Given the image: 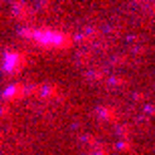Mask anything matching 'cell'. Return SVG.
Instances as JSON below:
<instances>
[{
  "label": "cell",
  "mask_w": 155,
  "mask_h": 155,
  "mask_svg": "<svg viewBox=\"0 0 155 155\" xmlns=\"http://www.w3.org/2000/svg\"><path fill=\"white\" fill-rule=\"evenodd\" d=\"M16 89H20V87H8V91H4V97H12V95H18Z\"/></svg>",
  "instance_id": "3957f363"
},
{
  "label": "cell",
  "mask_w": 155,
  "mask_h": 155,
  "mask_svg": "<svg viewBox=\"0 0 155 155\" xmlns=\"http://www.w3.org/2000/svg\"><path fill=\"white\" fill-rule=\"evenodd\" d=\"M20 32L26 36H35L38 42H45V45H63L67 38L64 35L54 32V30H20Z\"/></svg>",
  "instance_id": "6da1fadb"
},
{
  "label": "cell",
  "mask_w": 155,
  "mask_h": 155,
  "mask_svg": "<svg viewBox=\"0 0 155 155\" xmlns=\"http://www.w3.org/2000/svg\"><path fill=\"white\" fill-rule=\"evenodd\" d=\"M22 64V58L18 52H6L4 54V61H2V69L6 73H12V71H18Z\"/></svg>",
  "instance_id": "7a4b0ae2"
}]
</instances>
